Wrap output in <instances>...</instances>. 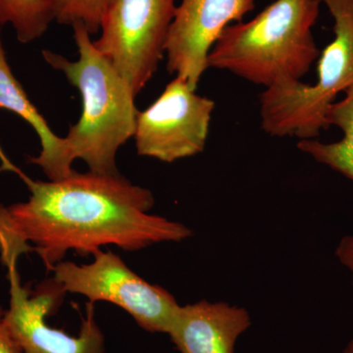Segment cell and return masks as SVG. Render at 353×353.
I'll return each instance as SVG.
<instances>
[{
  "instance_id": "obj_1",
  "label": "cell",
  "mask_w": 353,
  "mask_h": 353,
  "mask_svg": "<svg viewBox=\"0 0 353 353\" xmlns=\"http://www.w3.org/2000/svg\"><path fill=\"white\" fill-rule=\"evenodd\" d=\"M2 168L14 172L30 192L27 201L0 203V260L17 263L34 252L48 271L73 250L94 254L101 246L138 252L161 243H180L192 236L190 228L150 214L154 196L120 174L74 173L61 180H34L6 157Z\"/></svg>"
},
{
  "instance_id": "obj_2",
  "label": "cell",
  "mask_w": 353,
  "mask_h": 353,
  "mask_svg": "<svg viewBox=\"0 0 353 353\" xmlns=\"http://www.w3.org/2000/svg\"><path fill=\"white\" fill-rule=\"evenodd\" d=\"M72 27L78 60L70 61L53 51L43 50L46 63L62 72L82 97V115L64 138L67 158L71 164L82 159L94 173L117 175L116 155L136 131L137 95L95 48L87 28L82 23Z\"/></svg>"
},
{
  "instance_id": "obj_3",
  "label": "cell",
  "mask_w": 353,
  "mask_h": 353,
  "mask_svg": "<svg viewBox=\"0 0 353 353\" xmlns=\"http://www.w3.org/2000/svg\"><path fill=\"white\" fill-rule=\"evenodd\" d=\"M320 0H276L248 22L228 26L208 57V68L268 88L301 81L320 57L312 29Z\"/></svg>"
},
{
  "instance_id": "obj_4",
  "label": "cell",
  "mask_w": 353,
  "mask_h": 353,
  "mask_svg": "<svg viewBox=\"0 0 353 353\" xmlns=\"http://www.w3.org/2000/svg\"><path fill=\"white\" fill-rule=\"evenodd\" d=\"M334 19V39L317 64V81L279 83L259 97L261 127L273 137L313 139L329 127L327 113L353 87V0H320Z\"/></svg>"
},
{
  "instance_id": "obj_5",
  "label": "cell",
  "mask_w": 353,
  "mask_h": 353,
  "mask_svg": "<svg viewBox=\"0 0 353 353\" xmlns=\"http://www.w3.org/2000/svg\"><path fill=\"white\" fill-rule=\"evenodd\" d=\"M94 262L78 265L61 261L53 267V282L62 292L82 294L119 306L150 333L168 334L179 305L170 292L150 284L123 262L119 255L97 250Z\"/></svg>"
},
{
  "instance_id": "obj_6",
  "label": "cell",
  "mask_w": 353,
  "mask_h": 353,
  "mask_svg": "<svg viewBox=\"0 0 353 353\" xmlns=\"http://www.w3.org/2000/svg\"><path fill=\"white\" fill-rule=\"evenodd\" d=\"M176 0H113L95 48L138 95L163 59Z\"/></svg>"
},
{
  "instance_id": "obj_7",
  "label": "cell",
  "mask_w": 353,
  "mask_h": 353,
  "mask_svg": "<svg viewBox=\"0 0 353 353\" xmlns=\"http://www.w3.org/2000/svg\"><path fill=\"white\" fill-rule=\"evenodd\" d=\"M176 76L157 101L138 114V154L172 163L203 152L215 102Z\"/></svg>"
},
{
  "instance_id": "obj_8",
  "label": "cell",
  "mask_w": 353,
  "mask_h": 353,
  "mask_svg": "<svg viewBox=\"0 0 353 353\" xmlns=\"http://www.w3.org/2000/svg\"><path fill=\"white\" fill-rule=\"evenodd\" d=\"M10 303L4 314V323L23 353H105L104 336L95 321L94 303H88L80 334L70 336L52 328L46 316L63 296L55 283L44 285L34 296L21 285L17 263L9 265Z\"/></svg>"
},
{
  "instance_id": "obj_9",
  "label": "cell",
  "mask_w": 353,
  "mask_h": 353,
  "mask_svg": "<svg viewBox=\"0 0 353 353\" xmlns=\"http://www.w3.org/2000/svg\"><path fill=\"white\" fill-rule=\"evenodd\" d=\"M256 0H181L165 46L169 73L182 77L196 90L208 57L232 23L243 22Z\"/></svg>"
},
{
  "instance_id": "obj_10",
  "label": "cell",
  "mask_w": 353,
  "mask_h": 353,
  "mask_svg": "<svg viewBox=\"0 0 353 353\" xmlns=\"http://www.w3.org/2000/svg\"><path fill=\"white\" fill-rule=\"evenodd\" d=\"M250 326L246 309L201 301L179 307L168 334L181 353H234Z\"/></svg>"
},
{
  "instance_id": "obj_11",
  "label": "cell",
  "mask_w": 353,
  "mask_h": 353,
  "mask_svg": "<svg viewBox=\"0 0 353 353\" xmlns=\"http://www.w3.org/2000/svg\"><path fill=\"white\" fill-rule=\"evenodd\" d=\"M0 109L17 114L34 130L41 141L38 157H29L30 163L41 167L50 181L61 180L74 173L67 159L64 138H60L50 129L48 121L32 104L24 88L14 76L7 61L0 28Z\"/></svg>"
},
{
  "instance_id": "obj_12",
  "label": "cell",
  "mask_w": 353,
  "mask_h": 353,
  "mask_svg": "<svg viewBox=\"0 0 353 353\" xmlns=\"http://www.w3.org/2000/svg\"><path fill=\"white\" fill-rule=\"evenodd\" d=\"M327 123L343 132L340 141L326 143L315 139H301L297 148L353 182V87L348 88L343 99L332 104Z\"/></svg>"
},
{
  "instance_id": "obj_13",
  "label": "cell",
  "mask_w": 353,
  "mask_h": 353,
  "mask_svg": "<svg viewBox=\"0 0 353 353\" xmlns=\"http://www.w3.org/2000/svg\"><path fill=\"white\" fill-rule=\"evenodd\" d=\"M53 21L52 0H0V28L12 26L20 43L41 39Z\"/></svg>"
},
{
  "instance_id": "obj_14",
  "label": "cell",
  "mask_w": 353,
  "mask_h": 353,
  "mask_svg": "<svg viewBox=\"0 0 353 353\" xmlns=\"http://www.w3.org/2000/svg\"><path fill=\"white\" fill-rule=\"evenodd\" d=\"M113 0H52L53 18L58 24L82 23L90 34L101 31Z\"/></svg>"
},
{
  "instance_id": "obj_15",
  "label": "cell",
  "mask_w": 353,
  "mask_h": 353,
  "mask_svg": "<svg viewBox=\"0 0 353 353\" xmlns=\"http://www.w3.org/2000/svg\"><path fill=\"white\" fill-rule=\"evenodd\" d=\"M339 261L352 272L353 285V234L345 236L336 248ZM343 353H353V339L347 343Z\"/></svg>"
},
{
  "instance_id": "obj_16",
  "label": "cell",
  "mask_w": 353,
  "mask_h": 353,
  "mask_svg": "<svg viewBox=\"0 0 353 353\" xmlns=\"http://www.w3.org/2000/svg\"><path fill=\"white\" fill-rule=\"evenodd\" d=\"M6 310L0 305V353H23L4 323Z\"/></svg>"
}]
</instances>
